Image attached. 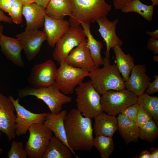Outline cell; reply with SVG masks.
<instances>
[{
    "instance_id": "cell-4",
    "label": "cell",
    "mask_w": 158,
    "mask_h": 158,
    "mask_svg": "<svg viewBox=\"0 0 158 158\" xmlns=\"http://www.w3.org/2000/svg\"><path fill=\"white\" fill-rule=\"evenodd\" d=\"M20 99L28 96H33L43 101L48 107L50 113L57 114L62 110L63 105L72 101L71 97L62 93L55 83L50 86L40 88L26 87L18 90Z\"/></svg>"
},
{
    "instance_id": "cell-23",
    "label": "cell",
    "mask_w": 158,
    "mask_h": 158,
    "mask_svg": "<svg viewBox=\"0 0 158 158\" xmlns=\"http://www.w3.org/2000/svg\"><path fill=\"white\" fill-rule=\"evenodd\" d=\"M45 9L47 16L62 19L66 16H71L73 6L72 0H50Z\"/></svg>"
},
{
    "instance_id": "cell-22",
    "label": "cell",
    "mask_w": 158,
    "mask_h": 158,
    "mask_svg": "<svg viewBox=\"0 0 158 158\" xmlns=\"http://www.w3.org/2000/svg\"><path fill=\"white\" fill-rule=\"evenodd\" d=\"M118 115V130L125 143L128 144L132 142H138L139 138V127L121 113Z\"/></svg>"
},
{
    "instance_id": "cell-3",
    "label": "cell",
    "mask_w": 158,
    "mask_h": 158,
    "mask_svg": "<svg viewBox=\"0 0 158 158\" xmlns=\"http://www.w3.org/2000/svg\"><path fill=\"white\" fill-rule=\"evenodd\" d=\"M103 67H97L89 73V77L97 91L102 95L109 90L125 89V81L116 64H112L109 58H103Z\"/></svg>"
},
{
    "instance_id": "cell-28",
    "label": "cell",
    "mask_w": 158,
    "mask_h": 158,
    "mask_svg": "<svg viewBox=\"0 0 158 158\" xmlns=\"http://www.w3.org/2000/svg\"><path fill=\"white\" fill-rule=\"evenodd\" d=\"M93 145L99 152L102 158H108L114 149L112 138L101 135H96L94 138Z\"/></svg>"
},
{
    "instance_id": "cell-19",
    "label": "cell",
    "mask_w": 158,
    "mask_h": 158,
    "mask_svg": "<svg viewBox=\"0 0 158 158\" xmlns=\"http://www.w3.org/2000/svg\"><path fill=\"white\" fill-rule=\"evenodd\" d=\"M0 46L1 51L8 60L17 67H24L25 64L21 54L22 46L18 38L8 37L2 34L0 38Z\"/></svg>"
},
{
    "instance_id": "cell-20",
    "label": "cell",
    "mask_w": 158,
    "mask_h": 158,
    "mask_svg": "<svg viewBox=\"0 0 158 158\" xmlns=\"http://www.w3.org/2000/svg\"><path fill=\"white\" fill-rule=\"evenodd\" d=\"M93 128L95 135H101L112 138L118 130V123L116 116L102 112L94 118Z\"/></svg>"
},
{
    "instance_id": "cell-18",
    "label": "cell",
    "mask_w": 158,
    "mask_h": 158,
    "mask_svg": "<svg viewBox=\"0 0 158 158\" xmlns=\"http://www.w3.org/2000/svg\"><path fill=\"white\" fill-rule=\"evenodd\" d=\"M22 14L26 21V30H39L44 25L45 8L35 2L23 4Z\"/></svg>"
},
{
    "instance_id": "cell-15",
    "label": "cell",
    "mask_w": 158,
    "mask_h": 158,
    "mask_svg": "<svg viewBox=\"0 0 158 158\" xmlns=\"http://www.w3.org/2000/svg\"><path fill=\"white\" fill-rule=\"evenodd\" d=\"M119 21L118 18L113 21H110L107 16L100 17L96 21L99 26L98 31L105 43L106 50L105 56L106 57L110 58L111 49L117 46L121 47L123 44V41L116 32V26Z\"/></svg>"
},
{
    "instance_id": "cell-8",
    "label": "cell",
    "mask_w": 158,
    "mask_h": 158,
    "mask_svg": "<svg viewBox=\"0 0 158 158\" xmlns=\"http://www.w3.org/2000/svg\"><path fill=\"white\" fill-rule=\"evenodd\" d=\"M57 69L55 83L60 91L66 95L73 94L76 87L89 77V72L82 68L72 67L65 61Z\"/></svg>"
},
{
    "instance_id": "cell-9",
    "label": "cell",
    "mask_w": 158,
    "mask_h": 158,
    "mask_svg": "<svg viewBox=\"0 0 158 158\" xmlns=\"http://www.w3.org/2000/svg\"><path fill=\"white\" fill-rule=\"evenodd\" d=\"M86 36L83 28L70 26L67 31L56 42L52 56L60 64L65 60L71 51L79 45Z\"/></svg>"
},
{
    "instance_id": "cell-1",
    "label": "cell",
    "mask_w": 158,
    "mask_h": 158,
    "mask_svg": "<svg viewBox=\"0 0 158 158\" xmlns=\"http://www.w3.org/2000/svg\"><path fill=\"white\" fill-rule=\"evenodd\" d=\"M68 145L73 153L75 151H90L93 147V131L91 118L84 116L76 109L67 113L64 121Z\"/></svg>"
},
{
    "instance_id": "cell-45",
    "label": "cell",
    "mask_w": 158,
    "mask_h": 158,
    "mask_svg": "<svg viewBox=\"0 0 158 158\" xmlns=\"http://www.w3.org/2000/svg\"><path fill=\"white\" fill-rule=\"evenodd\" d=\"M152 2V5L153 6H157L158 5V0H150Z\"/></svg>"
},
{
    "instance_id": "cell-37",
    "label": "cell",
    "mask_w": 158,
    "mask_h": 158,
    "mask_svg": "<svg viewBox=\"0 0 158 158\" xmlns=\"http://www.w3.org/2000/svg\"><path fill=\"white\" fill-rule=\"evenodd\" d=\"M15 0H0V9L9 13Z\"/></svg>"
},
{
    "instance_id": "cell-33",
    "label": "cell",
    "mask_w": 158,
    "mask_h": 158,
    "mask_svg": "<svg viewBox=\"0 0 158 158\" xmlns=\"http://www.w3.org/2000/svg\"><path fill=\"white\" fill-rule=\"evenodd\" d=\"M153 119L150 114L146 109L139 106L136 116L135 123L138 127H140Z\"/></svg>"
},
{
    "instance_id": "cell-38",
    "label": "cell",
    "mask_w": 158,
    "mask_h": 158,
    "mask_svg": "<svg viewBox=\"0 0 158 158\" xmlns=\"http://www.w3.org/2000/svg\"><path fill=\"white\" fill-rule=\"evenodd\" d=\"M133 0H113V6L116 10H121L126 4Z\"/></svg>"
},
{
    "instance_id": "cell-29",
    "label": "cell",
    "mask_w": 158,
    "mask_h": 158,
    "mask_svg": "<svg viewBox=\"0 0 158 158\" xmlns=\"http://www.w3.org/2000/svg\"><path fill=\"white\" fill-rule=\"evenodd\" d=\"M137 102L150 114L158 125V97L150 96L145 92L138 96Z\"/></svg>"
},
{
    "instance_id": "cell-24",
    "label": "cell",
    "mask_w": 158,
    "mask_h": 158,
    "mask_svg": "<svg viewBox=\"0 0 158 158\" xmlns=\"http://www.w3.org/2000/svg\"><path fill=\"white\" fill-rule=\"evenodd\" d=\"M112 49L115 55L116 65L125 81L135 65L134 58L129 54H125L120 46H116Z\"/></svg>"
},
{
    "instance_id": "cell-39",
    "label": "cell",
    "mask_w": 158,
    "mask_h": 158,
    "mask_svg": "<svg viewBox=\"0 0 158 158\" xmlns=\"http://www.w3.org/2000/svg\"><path fill=\"white\" fill-rule=\"evenodd\" d=\"M1 22L9 24H12L13 22L11 18L6 16L3 11L0 9V22Z\"/></svg>"
},
{
    "instance_id": "cell-40",
    "label": "cell",
    "mask_w": 158,
    "mask_h": 158,
    "mask_svg": "<svg viewBox=\"0 0 158 158\" xmlns=\"http://www.w3.org/2000/svg\"><path fill=\"white\" fill-rule=\"evenodd\" d=\"M135 158H150V153L147 150L142 151L140 153L138 156H135Z\"/></svg>"
},
{
    "instance_id": "cell-32",
    "label": "cell",
    "mask_w": 158,
    "mask_h": 158,
    "mask_svg": "<svg viewBox=\"0 0 158 158\" xmlns=\"http://www.w3.org/2000/svg\"><path fill=\"white\" fill-rule=\"evenodd\" d=\"M23 4L20 1L15 0L9 14L13 22L16 24L20 25L23 23Z\"/></svg>"
},
{
    "instance_id": "cell-27",
    "label": "cell",
    "mask_w": 158,
    "mask_h": 158,
    "mask_svg": "<svg viewBox=\"0 0 158 158\" xmlns=\"http://www.w3.org/2000/svg\"><path fill=\"white\" fill-rule=\"evenodd\" d=\"M154 6L147 5L140 0H133L126 4L121 10L125 13L134 12L139 14L147 20L150 22L153 19Z\"/></svg>"
},
{
    "instance_id": "cell-47",
    "label": "cell",
    "mask_w": 158,
    "mask_h": 158,
    "mask_svg": "<svg viewBox=\"0 0 158 158\" xmlns=\"http://www.w3.org/2000/svg\"><path fill=\"white\" fill-rule=\"evenodd\" d=\"M153 60L154 61L157 62L158 61V55H155L153 57Z\"/></svg>"
},
{
    "instance_id": "cell-42",
    "label": "cell",
    "mask_w": 158,
    "mask_h": 158,
    "mask_svg": "<svg viewBox=\"0 0 158 158\" xmlns=\"http://www.w3.org/2000/svg\"><path fill=\"white\" fill-rule=\"evenodd\" d=\"M146 33L148 35L150 38L158 39V30H156L153 32L147 31Z\"/></svg>"
},
{
    "instance_id": "cell-43",
    "label": "cell",
    "mask_w": 158,
    "mask_h": 158,
    "mask_svg": "<svg viewBox=\"0 0 158 158\" xmlns=\"http://www.w3.org/2000/svg\"><path fill=\"white\" fill-rule=\"evenodd\" d=\"M50 0H35V2L46 8Z\"/></svg>"
},
{
    "instance_id": "cell-5",
    "label": "cell",
    "mask_w": 158,
    "mask_h": 158,
    "mask_svg": "<svg viewBox=\"0 0 158 158\" xmlns=\"http://www.w3.org/2000/svg\"><path fill=\"white\" fill-rule=\"evenodd\" d=\"M76 109L84 116L90 118L102 112L101 96L90 80L81 83L75 88Z\"/></svg>"
},
{
    "instance_id": "cell-31",
    "label": "cell",
    "mask_w": 158,
    "mask_h": 158,
    "mask_svg": "<svg viewBox=\"0 0 158 158\" xmlns=\"http://www.w3.org/2000/svg\"><path fill=\"white\" fill-rule=\"evenodd\" d=\"M8 158H27L28 156L22 142L13 141L7 152Z\"/></svg>"
},
{
    "instance_id": "cell-34",
    "label": "cell",
    "mask_w": 158,
    "mask_h": 158,
    "mask_svg": "<svg viewBox=\"0 0 158 158\" xmlns=\"http://www.w3.org/2000/svg\"><path fill=\"white\" fill-rule=\"evenodd\" d=\"M139 106L136 102L124 108L122 110L121 113L127 117L132 121L135 123V118Z\"/></svg>"
},
{
    "instance_id": "cell-11",
    "label": "cell",
    "mask_w": 158,
    "mask_h": 158,
    "mask_svg": "<svg viewBox=\"0 0 158 158\" xmlns=\"http://www.w3.org/2000/svg\"><path fill=\"white\" fill-rule=\"evenodd\" d=\"M57 71L53 61L48 59L32 67L27 82L30 87L35 88L49 87L55 82Z\"/></svg>"
},
{
    "instance_id": "cell-7",
    "label": "cell",
    "mask_w": 158,
    "mask_h": 158,
    "mask_svg": "<svg viewBox=\"0 0 158 158\" xmlns=\"http://www.w3.org/2000/svg\"><path fill=\"white\" fill-rule=\"evenodd\" d=\"M29 135L25 149L29 158H43L53 136L44 124H33L28 130Z\"/></svg>"
},
{
    "instance_id": "cell-41",
    "label": "cell",
    "mask_w": 158,
    "mask_h": 158,
    "mask_svg": "<svg viewBox=\"0 0 158 158\" xmlns=\"http://www.w3.org/2000/svg\"><path fill=\"white\" fill-rule=\"evenodd\" d=\"M150 158H158V147H152L150 148Z\"/></svg>"
},
{
    "instance_id": "cell-26",
    "label": "cell",
    "mask_w": 158,
    "mask_h": 158,
    "mask_svg": "<svg viewBox=\"0 0 158 158\" xmlns=\"http://www.w3.org/2000/svg\"><path fill=\"white\" fill-rule=\"evenodd\" d=\"M73 154L66 145L54 136L50 140L43 158H71Z\"/></svg>"
},
{
    "instance_id": "cell-13",
    "label": "cell",
    "mask_w": 158,
    "mask_h": 158,
    "mask_svg": "<svg viewBox=\"0 0 158 158\" xmlns=\"http://www.w3.org/2000/svg\"><path fill=\"white\" fill-rule=\"evenodd\" d=\"M15 112L9 97L0 93V131L6 135L9 141L15 139L16 135Z\"/></svg>"
},
{
    "instance_id": "cell-48",
    "label": "cell",
    "mask_w": 158,
    "mask_h": 158,
    "mask_svg": "<svg viewBox=\"0 0 158 158\" xmlns=\"http://www.w3.org/2000/svg\"><path fill=\"white\" fill-rule=\"evenodd\" d=\"M1 136V131H0V138ZM3 152V150L1 148H0V155Z\"/></svg>"
},
{
    "instance_id": "cell-44",
    "label": "cell",
    "mask_w": 158,
    "mask_h": 158,
    "mask_svg": "<svg viewBox=\"0 0 158 158\" xmlns=\"http://www.w3.org/2000/svg\"><path fill=\"white\" fill-rule=\"evenodd\" d=\"M20 1L23 4L35 2V0H18Z\"/></svg>"
},
{
    "instance_id": "cell-46",
    "label": "cell",
    "mask_w": 158,
    "mask_h": 158,
    "mask_svg": "<svg viewBox=\"0 0 158 158\" xmlns=\"http://www.w3.org/2000/svg\"><path fill=\"white\" fill-rule=\"evenodd\" d=\"M3 30V26L1 24L0 22V40L1 35L2 34V32Z\"/></svg>"
},
{
    "instance_id": "cell-2",
    "label": "cell",
    "mask_w": 158,
    "mask_h": 158,
    "mask_svg": "<svg viewBox=\"0 0 158 158\" xmlns=\"http://www.w3.org/2000/svg\"><path fill=\"white\" fill-rule=\"evenodd\" d=\"M73 9L69 16L71 26H80L82 23L90 24L99 18L107 16L112 9L105 0H72Z\"/></svg>"
},
{
    "instance_id": "cell-25",
    "label": "cell",
    "mask_w": 158,
    "mask_h": 158,
    "mask_svg": "<svg viewBox=\"0 0 158 158\" xmlns=\"http://www.w3.org/2000/svg\"><path fill=\"white\" fill-rule=\"evenodd\" d=\"M80 25L87 37V46L93 60L98 66L103 65V58L101 54V51L103 47L102 43L96 40L92 35L90 30V24L82 23Z\"/></svg>"
},
{
    "instance_id": "cell-17",
    "label": "cell",
    "mask_w": 158,
    "mask_h": 158,
    "mask_svg": "<svg viewBox=\"0 0 158 158\" xmlns=\"http://www.w3.org/2000/svg\"><path fill=\"white\" fill-rule=\"evenodd\" d=\"M43 31L46 34L49 45L54 48L58 41L67 31L70 24L68 21L50 17L46 15Z\"/></svg>"
},
{
    "instance_id": "cell-10",
    "label": "cell",
    "mask_w": 158,
    "mask_h": 158,
    "mask_svg": "<svg viewBox=\"0 0 158 158\" xmlns=\"http://www.w3.org/2000/svg\"><path fill=\"white\" fill-rule=\"evenodd\" d=\"M14 107L16 113L15 131L16 135L26 134L29 128L35 123L43 124L48 112L36 114L26 109L19 103V99H15L12 96L9 97Z\"/></svg>"
},
{
    "instance_id": "cell-14",
    "label": "cell",
    "mask_w": 158,
    "mask_h": 158,
    "mask_svg": "<svg viewBox=\"0 0 158 158\" xmlns=\"http://www.w3.org/2000/svg\"><path fill=\"white\" fill-rule=\"evenodd\" d=\"M65 61L70 66L82 68L89 72L99 67L92 58L86 38L71 51Z\"/></svg>"
},
{
    "instance_id": "cell-36",
    "label": "cell",
    "mask_w": 158,
    "mask_h": 158,
    "mask_svg": "<svg viewBox=\"0 0 158 158\" xmlns=\"http://www.w3.org/2000/svg\"><path fill=\"white\" fill-rule=\"evenodd\" d=\"M147 48L155 55L158 54V39L150 38L148 40Z\"/></svg>"
},
{
    "instance_id": "cell-12",
    "label": "cell",
    "mask_w": 158,
    "mask_h": 158,
    "mask_svg": "<svg viewBox=\"0 0 158 158\" xmlns=\"http://www.w3.org/2000/svg\"><path fill=\"white\" fill-rule=\"evenodd\" d=\"M16 37L20 42L26 58L29 61L35 58L43 42L47 39L45 33L39 30H25L17 34Z\"/></svg>"
},
{
    "instance_id": "cell-30",
    "label": "cell",
    "mask_w": 158,
    "mask_h": 158,
    "mask_svg": "<svg viewBox=\"0 0 158 158\" xmlns=\"http://www.w3.org/2000/svg\"><path fill=\"white\" fill-rule=\"evenodd\" d=\"M139 128V138L150 143H153L158 137V127L152 119Z\"/></svg>"
},
{
    "instance_id": "cell-35",
    "label": "cell",
    "mask_w": 158,
    "mask_h": 158,
    "mask_svg": "<svg viewBox=\"0 0 158 158\" xmlns=\"http://www.w3.org/2000/svg\"><path fill=\"white\" fill-rule=\"evenodd\" d=\"M154 80L150 82L145 92L149 95H152L158 92V75L154 76Z\"/></svg>"
},
{
    "instance_id": "cell-21",
    "label": "cell",
    "mask_w": 158,
    "mask_h": 158,
    "mask_svg": "<svg viewBox=\"0 0 158 158\" xmlns=\"http://www.w3.org/2000/svg\"><path fill=\"white\" fill-rule=\"evenodd\" d=\"M67 113L66 110H62L57 114L48 112L43 124L70 149L67 140L64 124V119Z\"/></svg>"
},
{
    "instance_id": "cell-16",
    "label": "cell",
    "mask_w": 158,
    "mask_h": 158,
    "mask_svg": "<svg viewBox=\"0 0 158 158\" xmlns=\"http://www.w3.org/2000/svg\"><path fill=\"white\" fill-rule=\"evenodd\" d=\"M147 71L145 65H135L129 77L125 81V89L138 96L145 93L151 82V79L147 74Z\"/></svg>"
},
{
    "instance_id": "cell-6",
    "label": "cell",
    "mask_w": 158,
    "mask_h": 158,
    "mask_svg": "<svg viewBox=\"0 0 158 158\" xmlns=\"http://www.w3.org/2000/svg\"><path fill=\"white\" fill-rule=\"evenodd\" d=\"M101 96L102 111L116 116L124 108L137 102L138 96L126 89L118 90H109Z\"/></svg>"
}]
</instances>
